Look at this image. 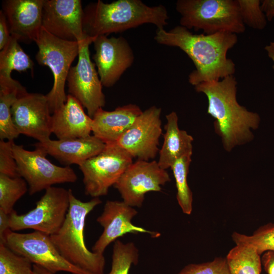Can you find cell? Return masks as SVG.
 Instances as JSON below:
<instances>
[{
	"label": "cell",
	"mask_w": 274,
	"mask_h": 274,
	"mask_svg": "<svg viewBox=\"0 0 274 274\" xmlns=\"http://www.w3.org/2000/svg\"><path fill=\"white\" fill-rule=\"evenodd\" d=\"M154 39L158 44L179 48L192 60L195 69L189 74L188 81L194 86L219 81L235 72V65L227 53L237 43L236 34H193L180 25L169 30L157 28Z\"/></svg>",
	"instance_id": "1"
},
{
	"label": "cell",
	"mask_w": 274,
	"mask_h": 274,
	"mask_svg": "<svg viewBox=\"0 0 274 274\" xmlns=\"http://www.w3.org/2000/svg\"><path fill=\"white\" fill-rule=\"evenodd\" d=\"M237 81L233 75L219 81L202 82L194 86L208 100V114L215 120V132L221 138L224 149L230 152L235 147L251 141V129L258 128L260 117L241 106L236 99Z\"/></svg>",
	"instance_id": "2"
},
{
	"label": "cell",
	"mask_w": 274,
	"mask_h": 274,
	"mask_svg": "<svg viewBox=\"0 0 274 274\" xmlns=\"http://www.w3.org/2000/svg\"><path fill=\"white\" fill-rule=\"evenodd\" d=\"M168 19L167 9L162 5L149 6L141 0H118L111 3L98 0L83 9V29L89 37L108 36L147 23L164 28Z\"/></svg>",
	"instance_id": "3"
},
{
	"label": "cell",
	"mask_w": 274,
	"mask_h": 274,
	"mask_svg": "<svg viewBox=\"0 0 274 274\" xmlns=\"http://www.w3.org/2000/svg\"><path fill=\"white\" fill-rule=\"evenodd\" d=\"M101 202L99 197L82 201L70 189V207L65 219L59 230L50 235L53 244L66 260L90 274H105L106 260L104 254L89 250L84 238L86 217Z\"/></svg>",
	"instance_id": "4"
},
{
	"label": "cell",
	"mask_w": 274,
	"mask_h": 274,
	"mask_svg": "<svg viewBox=\"0 0 274 274\" xmlns=\"http://www.w3.org/2000/svg\"><path fill=\"white\" fill-rule=\"evenodd\" d=\"M176 9L180 25L189 30L201 29L206 35L245 31L237 0H178Z\"/></svg>",
	"instance_id": "5"
},
{
	"label": "cell",
	"mask_w": 274,
	"mask_h": 274,
	"mask_svg": "<svg viewBox=\"0 0 274 274\" xmlns=\"http://www.w3.org/2000/svg\"><path fill=\"white\" fill-rule=\"evenodd\" d=\"M35 42L38 47L36 60L39 64L48 66L54 77L52 88L46 95L52 114L66 101L65 84L71 64L79 54V43L62 40L43 27Z\"/></svg>",
	"instance_id": "6"
},
{
	"label": "cell",
	"mask_w": 274,
	"mask_h": 274,
	"mask_svg": "<svg viewBox=\"0 0 274 274\" xmlns=\"http://www.w3.org/2000/svg\"><path fill=\"white\" fill-rule=\"evenodd\" d=\"M70 207V189L52 186L36 202L34 209L23 214L14 210L10 229L13 231L31 229L51 235L62 226Z\"/></svg>",
	"instance_id": "7"
},
{
	"label": "cell",
	"mask_w": 274,
	"mask_h": 274,
	"mask_svg": "<svg viewBox=\"0 0 274 274\" xmlns=\"http://www.w3.org/2000/svg\"><path fill=\"white\" fill-rule=\"evenodd\" d=\"M29 151L22 145H13V151L16 159L19 176L23 178L28 185L30 195L53 185L73 183L77 176L70 166H60L52 163L46 158V151L39 146Z\"/></svg>",
	"instance_id": "8"
},
{
	"label": "cell",
	"mask_w": 274,
	"mask_h": 274,
	"mask_svg": "<svg viewBox=\"0 0 274 274\" xmlns=\"http://www.w3.org/2000/svg\"><path fill=\"white\" fill-rule=\"evenodd\" d=\"M106 145L101 152L79 165L85 194L93 198L107 195L110 188L133 163L132 157L117 143Z\"/></svg>",
	"instance_id": "9"
},
{
	"label": "cell",
	"mask_w": 274,
	"mask_h": 274,
	"mask_svg": "<svg viewBox=\"0 0 274 274\" xmlns=\"http://www.w3.org/2000/svg\"><path fill=\"white\" fill-rule=\"evenodd\" d=\"M16 254L53 274L60 271L71 274H90L66 260L53 244L50 236L34 231L21 233L8 230L2 242Z\"/></svg>",
	"instance_id": "10"
},
{
	"label": "cell",
	"mask_w": 274,
	"mask_h": 274,
	"mask_svg": "<svg viewBox=\"0 0 274 274\" xmlns=\"http://www.w3.org/2000/svg\"><path fill=\"white\" fill-rule=\"evenodd\" d=\"M95 38L88 37L78 42V60L75 66L71 67L66 80L70 94L86 109L91 118L106 104L102 85L90 57L89 45Z\"/></svg>",
	"instance_id": "11"
},
{
	"label": "cell",
	"mask_w": 274,
	"mask_h": 274,
	"mask_svg": "<svg viewBox=\"0 0 274 274\" xmlns=\"http://www.w3.org/2000/svg\"><path fill=\"white\" fill-rule=\"evenodd\" d=\"M170 181L167 172L155 160H138L122 174L113 186L123 201L131 207H142L145 194L160 192L162 186Z\"/></svg>",
	"instance_id": "12"
},
{
	"label": "cell",
	"mask_w": 274,
	"mask_h": 274,
	"mask_svg": "<svg viewBox=\"0 0 274 274\" xmlns=\"http://www.w3.org/2000/svg\"><path fill=\"white\" fill-rule=\"evenodd\" d=\"M161 109L152 106L143 111L131 126L115 142L132 158L149 161L159 152L162 134Z\"/></svg>",
	"instance_id": "13"
},
{
	"label": "cell",
	"mask_w": 274,
	"mask_h": 274,
	"mask_svg": "<svg viewBox=\"0 0 274 274\" xmlns=\"http://www.w3.org/2000/svg\"><path fill=\"white\" fill-rule=\"evenodd\" d=\"M93 43L95 53L92 58L101 84L106 87H111L132 65L133 51L122 36L108 38L107 35L98 36Z\"/></svg>",
	"instance_id": "14"
},
{
	"label": "cell",
	"mask_w": 274,
	"mask_h": 274,
	"mask_svg": "<svg viewBox=\"0 0 274 274\" xmlns=\"http://www.w3.org/2000/svg\"><path fill=\"white\" fill-rule=\"evenodd\" d=\"M11 114L20 134L32 138L38 142L50 139L52 115L46 95L27 92L13 104Z\"/></svg>",
	"instance_id": "15"
},
{
	"label": "cell",
	"mask_w": 274,
	"mask_h": 274,
	"mask_svg": "<svg viewBox=\"0 0 274 274\" xmlns=\"http://www.w3.org/2000/svg\"><path fill=\"white\" fill-rule=\"evenodd\" d=\"M80 0H44L42 27L62 40L79 42L87 37L83 29Z\"/></svg>",
	"instance_id": "16"
},
{
	"label": "cell",
	"mask_w": 274,
	"mask_h": 274,
	"mask_svg": "<svg viewBox=\"0 0 274 274\" xmlns=\"http://www.w3.org/2000/svg\"><path fill=\"white\" fill-rule=\"evenodd\" d=\"M137 214L135 209L123 201H107L102 213L96 219L103 231L92 247V251L104 254L111 243L128 233H147L153 237L160 235L133 225L131 220Z\"/></svg>",
	"instance_id": "17"
},
{
	"label": "cell",
	"mask_w": 274,
	"mask_h": 274,
	"mask_svg": "<svg viewBox=\"0 0 274 274\" xmlns=\"http://www.w3.org/2000/svg\"><path fill=\"white\" fill-rule=\"evenodd\" d=\"M43 3L44 0L2 2V11L12 37L24 43L35 41L42 27Z\"/></svg>",
	"instance_id": "18"
},
{
	"label": "cell",
	"mask_w": 274,
	"mask_h": 274,
	"mask_svg": "<svg viewBox=\"0 0 274 274\" xmlns=\"http://www.w3.org/2000/svg\"><path fill=\"white\" fill-rule=\"evenodd\" d=\"M34 146L44 149L50 155L65 166L80 165L87 159L97 155L106 145L101 140L90 135L85 138L52 140L37 142Z\"/></svg>",
	"instance_id": "19"
},
{
	"label": "cell",
	"mask_w": 274,
	"mask_h": 274,
	"mask_svg": "<svg viewBox=\"0 0 274 274\" xmlns=\"http://www.w3.org/2000/svg\"><path fill=\"white\" fill-rule=\"evenodd\" d=\"M92 122L82 105L69 94L65 104L52 114L51 132L58 140L85 138L91 135Z\"/></svg>",
	"instance_id": "20"
},
{
	"label": "cell",
	"mask_w": 274,
	"mask_h": 274,
	"mask_svg": "<svg viewBox=\"0 0 274 274\" xmlns=\"http://www.w3.org/2000/svg\"><path fill=\"white\" fill-rule=\"evenodd\" d=\"M142 112L138 106L132 104L112 111L100 108L92 118L93 135L106 144L115 143Z\"/></svg>",
	"instance_id": "21"
},
{
	"label": "cell",
	"mask_w": 274,
	"mask_h": 274,
	"mask_svg": "<svg viewBox=\"0 0 274 274\" xmlns=\"http://www.w3.org/2000/svg\"><path fill=\"white\" fill-rule=\"evenodd\" d=\"M166 119L165 133L157 161L160 167L165 170L171 168L183 156L192 154L193 141L192 136L187 131L179 128L178 117L175 112L166 115Z\"/></svg>",
	"instance_id": "22"
},
{
	"label": "cell",
	"mask_w": 274,
	"mask_h": 274,
	"mask_svg": "<svg viewBox=\"0 0 274 274\" xmlns=\"http://www.w3.org/2000/svg\"><path fill=\"white\" fill-rule=\"evenodd\" d=\"M28 92L25 87L11 77L0 76V139L14 141L20 134L12 119L11 108L21 96Z\"/></svg>",
	"instance_id": "23"
},
{
	"label": "cell",
	"mask_w": 274,
	"mask_h": 274,
	"mask_svg": "<svg viewBox=\"0 0 274 274\" xmlns=\"http://www.w3.org/2000/svg\"><path fill=\"white\" fill-rule=\"evenodd\" d=\"M253 247L237 244L228 253L226 262L231 274H260L261 260Z\"/></svg>",
	"instance_id": "24"
},
{
	"label": "cell",
	"mask_w": 274,
	"mask_h": 274,
	"mask_svg": "<svg viewBox=\"0 0 274 274\" xmlns=\"http://www.w3.org/2000/svg\"><path fill=\"white\" fill-rule=\"evenodd\" d=\"M34 63L24 51L18 41L13 37L0 51V76L9 77L11 72L32 70Z\"/></svg>",
	"instance_id": "25"
},
{
	"label": "cell",
	"mask_w": 274,
	"mask_h": 274,
	"mask_svg": "<svg viewBox=\"0 0 274 274\" xmlns=\"http://www.w3.org/2000/svg\"><path fill=\"white\" fill-rule=\"evenodd\" d=\"M192 154H187L179 158L170 168L175 179L178 202L183 212L187 215L191 214L192 211V192L187 182Z\"/></svg>",
	"instance_id": "26"
},
{
	"label": "cell",
	"mask_w": 274,
	"mask_h": 274,
	"mask_svg": "<svg viewBox=\"0 0 274 274\" xmlns=\"http://www.w3.org/2000/svg\"><path fill=\"white\" fill-rule=\"evenodd\" d=\"M27 185L22 177L0 174V209L10 214L16 202L28 190Z\"/></svg>",
	"instance_id": "27"
},
{
	"label": "cell",
	"mask_w": 274,
	"mask_h": 274,
	"mask_svg": "<svg viewBox=\"0 0 274 274\" xmlns=\"http://www.w3.org/2000/svg\"><path fill=\"white\" fill-rule=\"evenodd\" d=\"M139 261V250L132 242L116 240L113 246L111 268L108 274H129L132 265Z\"/></svg>",
	"instance_id": "28"
},
{
	"label": "cell",
	"mask_w": 274,
	"mask_h": 274,
	"mask_svg": "<svg viewBox=\"0 0 274 274\" xmlns=\"http://www.w3.org/2000/svg\"><path fill=\"white\" fill-rule=\"evenodd\" d=\"M232 237L236 244H243L254 248L259 255L268 251L274 252V224H268L259 228L252 235L234 232Z\"/></svg>",
	"instance_id": "29"
},
{
	"label": "cell",
	"mask_w": 274,
	"mask_h": 274,
	"mask_svg": "<svg viewBox=\"0 0 274 274\" xmlns=\"http://www.w3.org/2000/svg\"><path fill=\"white\" fill-rule=\"evenodd\" d=\"M0 274H35L33 264L0 242Z\"/></svg>",
	"instance_id": "30"
},
{
	"label": "cell",
	"mask_w": 274,
	"mask_h": 274,
	"mask_svg": "<svg viewBox=\"0 0 274 274\" xmlns=\"http://www.w3.org/2000/svg\"><path fill=\"white\" fill-rule=\"evenodd\" d=\"M240 15L244 24L258 30L264 29L267 19L259 0H237Z\"/></svg>",
	"instance_id": "31"
},
{
	"label": "cell",
	"mask_w": 274,
	"mask_h": 274,
	"mask_svg": "<svg viewBox=\"0 0 274 274\" xmlns=\"http://www.w3.org/2000/svg\"><path fill=\"white\" fill-rule=\"evenodd\" d=\"M178 274H231V273L226 259L219 257L210 262L188 264Z\"/></svg>",
	"instance_id": "32"
},
{
	"label": "cell",
	"mask_w": 274,
	"mask_h": 274,
	"mask_svg": "<svg viewBox=\"0 0 274 274\" xmlns=\"http://www.w3.org/2000/svg\"><path fill=\"white\" fill-rule=\"evenodd\" d=\"M14 143V141H0V174L11 178L19 177L13 151Z\"/></svg>",
	"instance_id": "33"
},
{
	"label": "cell",
	"mask_w": 274,
	"mask_h": 274,
	"mask_svg": "<svg viewBox=\"0 0 274 274\" xmlns=\"http://www.w3.org/2000/svg\"><path fill=\"white\" fill-rule=\"evenodd\" d=\"M11 34L6 18L2 10L0 11V50L7 45L11 38Z\"/></svg>",
	"instance_id": "34"
},
{
	"label": "cell",
	"mask_w": 274,
	"mask_h": 274,
	"mask_svg": "<svg viewBox=\"0 0 274 274\" xmlns=\"http://www.w3.org/2000/svg\"><path fill=\"white\" fill-rule=\"evenodd\" d=\"M261 262L267 274H274V252L268 251L265 252Z\"/></svg>",
	"instance_id": "35"
},
{
	"label": "cell",
	"mask_w": 274,
	"mask_h": 274,
	"mask_svg": "<svg viewBox=\"0 0 274 274\" xmlns=\"http://www.w3.org/2000/svg\"><path fill=\"white\" fill-rule=\"evenodd\" d=\"M9 229V214L0 209V242L3 241L5 234Z\"/></svg>",
	"instance_id": "36"
},
{
	"label": "cell",
	"mask_w": 274,
	"mask_h": 274,
	"mask_svg": "<svg viewBox=\"0 0 274 274\" xmlns=\"http://www.w3.org/2000/svg\"><path fill=\"white\" fill-rule=\"evenodd\" d=\"M261 7L267 20L271 21L274 18V0L261 1Z\"/></svg>",
	"instance_id": "37"
},
{
	"label": "cell",
	"mask_w": 274,
	"mask_h": 274,
	"mask_svg": "<svg viewBox=\"0 0 274 274\" xmlns=\"http://www.w3.org/2000/svg\"><path fill=\"white\" fill-rule=\"evenodd\" d=\"M265 50L267 52V54L269 58L273 61V64L272 68L274 70V42H270L264 48Z\"/></svg>",
	"instance_id": "38"
},
{
	"label": "cell",
	"mask_w": 274,
	"mask_h": 274,
	"mask_svg": "<svg viewBox=\"0 0 274 274\" xmlns=\"http://www.w3.org/2000/svg\"><path fill=\"white\" fill-rule=\"evenodd\" d=\"M33 268L35 274H53L45 268L35 264H33Z\"/></svg>",
	"instance_id": "39"
}]
</instances>
